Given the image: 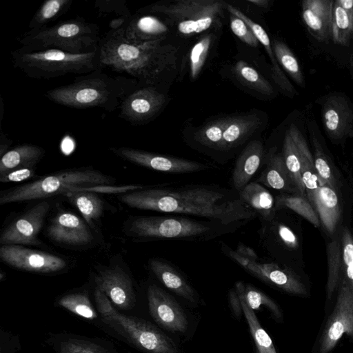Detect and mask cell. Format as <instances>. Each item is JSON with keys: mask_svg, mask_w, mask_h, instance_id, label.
Wrapping results in <instances>:
<instances>
[{"mask_svg": "<svg viewBox=\"0 0 353 353\" xmlns=\"http://www.w3.org/2000/svg\"><path fill=\"white\" fill-rule=\"evenodd\" d=\"M119 199L132 208L194 216L228 224L244 225L257 216L239 192L216 185L145 186L122 193Z\"/></svg>", "mask_w": 353, "mask_h": 353, "instance_id": "6da1fadb", "label": "cell"}, {"mask_svg": "<svg viewBox=\"0 0 353 353\" xmlns=\"http://www.w3.org/2000/svg\"><path fill=\"white\" fill-rule=\"evenodd\" d=\"M165 39L133 43L119 30H110L100 40L98 50L102 69L125 74L139 85H156L174 70L177 59L176 48Z\"/></svg>", "mask_w": 353, "mask_h": 353, "instance_id": "7a4b0ae2", "label": "cell"}, {"mask_svg": "<svg viewBox=\"0 0 353 353\" xmlns=\"http://www.w3.org/2000/svg\"><path fill=\"white\" fill-rule=\"evenodd\" d=\"M114 181L113 177L92 168L63 170L2 191L0 205L42 199L74 191L125 193L143 188L140 185L112 186Z\"/></svg>", "mask_w": 353, "mask_h": 353, "instance_id": "3957f363", "label": "cell"}, {"mask_svg": "<svg viewBox=\"0 0 353 353\" xmlns=\"http://www.w3.org/2000/svg\"><path fill=\"white\" fill-rule=\"evenodd\" d=\"M139 85L137 80L124 76H110L99 69L81 75L68 85L46 91L50 101L77 109L99 108L112 112Z\"/></svg>", "mask_w": 353, "mask_h": 353, "instance_id": "277c9868", "label": "cell"}, {"mask_svg": "<svg viewBox=\"0 0 353 353\" xmlns=\"http://www.w3.org/2000/svg\"><path fill=\"white\" fill-rule=\"evenodd\" d=\"M241 224H228L186 216H134L124 223L125 235L137 241L183 240L208 241L232 233Z\"/></svg>", "mask_w": 353, "mask_h": 353, "instance_id": "5b68a950", "label": "cell"}, {"mask_svg": "<svg viewBox=\"0 0 353 353\" xmlns=\"http://www.w3.org/2000/svg\"><path fill=\"white\" fill-rule=\"evenodd\" d=\"M94 295L101 322L132 346L143 353H181L174 341L157 326L121 313L97 288Z\"/></svg>", "mask_w": 353, "mask_h": 353, "instance_id": "8992f818", "label": "cell"}, {"mask_svg": "<svg viewBox=\"0 0 353 353\" xmlns=\"http://www.w3.org/2000/svg\"><path fill=\"white\" fill-rule=\"evenodd\" d=\"M99 27L82 17L61 21L54 25L26 32L18 41L21 48L32 51L59 50L83 54L98 49Z\"/></svg>", "mask_w": 353, "mask_h": 353, "instance_id": "52a82bcc", "label": "cell"}, {"mask_svg": "<svg viewBox=\"0 0 353 353\" xmlns=\"http://www.w3.org/2000/svg\"><path fill=\"white\" fill-rule=\"evenodd\" d=\"M11 61L15 68L28 77L37 79H54L68 74L83 75L101 68L98 49L72 54L55 49L32 51L21 47L11 52Z\"/></svg>", "mask_w": 353, "mask_h": 353, "instance_id": "ba28073f", "label": "cell"}, {"mask_svg": "<svg viewBox=\"0 0 353 353\" xmlns=\"http://www.w3.org/2000/svg\"><path fill=\"white\" fill-rule=\"evenodd\" d=\"M221 250L225 255L259 279L292 294H307L306 286L289 267L259 258L252 248L242 243L233 250L221 242Z\"/></svg>", "mask_w": 353, "mask_h": 353, "instance_id": "9c48e42d", "label": "cell"}, {"mask_svg": "<svg viewBox=\"0 0 353 353\" xmlns=\"http://www.w3.org/2000/svg\"><path fill=\"white\" fill-rule=\"evenodd\" d=\"M227 3L220 0H178L148 6V11L166 16L181 34L201 33L218 22Z\"/></svg>", "mask_w": 353, "mask_h": 353, "instance_id": "30bf717a", "label": "cell"}, {"mask_svg": "<svg viewBox=\"0 0 353 353\" xmlns=\"http://www.w3.org/2000/svg\"><path fill=\"white\" fill-rule=\"evenodd\" d=\"M334 310L321 333L316 353H330L343 334L353 339V294L343 274Z\"/></svg>", "mask_w": 353, "mask_h": 353, "instance_id": "8fae6325", "label": "cell"}, {"mask_svg": "<svg viewBox=\"0 0 353 353\" xmlns=\"http://www.w3.org/2000/svg\"><path fill=\"white\" fill-rule=\"evenodd\" d=\"M95 269V288L104 293L118 310L132 309L137 301L136 293L132 278L126 269L115 262L98 265Z\"/></svg>", "mask_w": 353, "mask_h": 353, "instance_id": "7c38bea8", "label": "cell"}, {"mask_svg": "<svg viewBox=\"0 0 353 353\" xmlns=\"http://www.w3.org/2000/svg\"><path fill=\"white\" fill-rule=\"evenodd\" d=\"M321 107L324 130L334 143L353 139V104L344 93L334 92L317 101Z\"/></svg>", "mask_w": 353, "mask_h": 353, "instance_id": "4fadbf2b", "label": "cell"}, {"mask_svg": "<svg viewBox=\"0 0 353 353\" xmlns=\"http://www.w3.org/2000/svg\"><path fill=\"white\" fill-rule=\"evenodd\" d=\"M0 258L16 269L39 274H55L65 269L68 265L59 256L21 245H1Z\"/></svg>", "mask_w": 353, "mask_h": 353, "instance_id": "5bb4252c", "label": "cell"}, {"mask_svg": "<svg viewBox=\"0 0 353 353\" xmlns=\"http://www.w3.org/2000/svg\"><path fill=\"white\" fill-rule=\"evenodd\" d=\"M48 201H41L15 219L1 232L0 244L40 245L39 233L50 210Z\"/></svg>", "mask_w": 353, "mask_h": 353, "instance_id": "9a60e30c", "label": "cell"}, {"mask_svg": "<svg viewBox=\"0 0 353 353\" xmlns=\"http://www.w3.org/2000/svg\"><path fill=\"white\" fill-rule=\"evenodd\" d=\"M117 156L134 164L166 173L185 174L207 170L203 163L181 158L165 156L128 147L112 148Z\"/></svg>", "mask_w": 353, "mask_h": 353, "instance_id": "2e32d148", "label": "cell"}, {"mask_svg": "<svg viewBox=\"0 0 353 353\" xmlns=\"http://www.w3.org/2000/svg\"><path fill=\"white\" fill-rule=\"evenodd\" d=\"M138 85L119 108V117L132 125L150 121L160 112L166 100L164 94L153 85Z\"/></svg>", "mask_w": 353, "mask_h": 353, "instance_id": "e0dca14e", "label": "cell"}, {"mask_svg": "<svg viewBox=\"0 0 353 353\" xmlns=\"http://www.w3.org/2000/svg\"><path fill=\"white\" fill-rule=\"evenodd\" d=\"M147 299L150 314L158 325L172 332L184 333L187 331V316L173 296L152 284L148 288Z\"/></svg>", "mask_w": 353, "mask_h": 353, "instance_id": "ac0fdd59", "label": "cell"}, {"mask_svg": "<svg viewBox=\"0 0 353 353\" xmlns=\"http://www.w3.org/2000/svg\"><path fill=\"white\" fill-rule=\"evenodd\" d=\"M46 232L54 242L68 246H84L93 241L90 227L84 219L70 212H59L51 220Z\"/></svg>", "mask_w": 353, "mask_h": 353, "instance_id": "d6986e66", "label": "cell"}, {"mask_svg": "<svg viewBox=\"0 0 353 353\" xmlns=\"http://www.w3.org/2000/svg\"><path fill=\"white\" fill-rule=\"evenodd\" d=\"M262 248L280 262L283 261L286 252L296 251L299 239L293 229L279 220L277 212L270 221H261L258 231Z\"/></svg>", "mask_w": 353, "mask_h": 353, "instance_id": "ffe728a7", "label": "cell"}, {"mask_svg": "<svg viewBox=\"0 0 353 353\" xmlns=\"http://www.w3.org/2000/svg\"><path fill=\"white\" fill-rule=\"evenodd\" d=\"M305 196L316 212L326 232L333 234L337 228L341 209L336 190L326 183L305 192Z\"/></svg>", "mask_w": 353, "mask_h": 353, "instance_id": "44dd1931", "label": "cell"}, {"mask_svg": "<svg viewBox=\"0 0 353 353\" xmlns=\"http://www.w3.org/2000/svg\"><path fill=\"white\" fill-rule=\"evenodd\" d=\"M334 0H304L301 14L310 34L324 41L331 37Z\"/></svg>", "mask_w": 353, "mask_h": 353, "instance_id": "7402d4cb", "label": "cell"}, {"mask_svg": "<svg viewBox=\"0 0 353 353\" xmlns=\"http://www.w3.org/2000/svg\"><path fill=\"white\" fill-rule=\"evenodd\" d=\"M118 30L126 41L143 43L165 39L168 28L154 16L134 14L128 17Z\"/></svg>", "mask_w": 353, "mask_h": 353, "instance_id": "603a6c76", "label": "cell"}, {"mask_svg": "<svg viewBox=\"0 0 353 353\" xmlns=\"http://www.w3.org/2000/svg\"><path fill=\"white\" fill-rule=\"evenodd\" d=\"M263 163L265 167L258 179V183L282 193L299 194L281 153L277 152L275 148H271L265 155Z\"/></svg>", "mask_w": 353, "mask_h": 353, "instance_id": "cb8c5ba5", "label": "cell"}, {"mask_svg": "<svg viewBox=\"0 0 353 353\" xmlns=\"http://www.w3.org/2000/svg\"><path fill=\"white\" fill-rule=\"evenodd\" d=\"M148 265L152 272L168 289L189 302L198 303V293L172 264L162 259L152 258Z\"/></svg>", "mask_w": 353, "mask_h": 353, "instance_id": "d4e9b609", "label": "cell"}, {"mask_svg": "<svg viewBox=\"0 0 353 353\" xmlns=\"http://www.w3.org/2000/svg\"><path fill=\"white\" fill-rule=\"evenodd\" d=\"M226 8L230 14H232L242 19L251 29L259 42L264 47L269 58L271 61V72L272 78L276 84L281 89L282 92L289 97H293L298 92L290 83L283 70L281 68L275 57L271 42L268 33L259 24L253 21L248 16L243 14L241 10L234 8L230 4L226 5Z\"/></svg>", "mask_w": 353, "mask_h": 353, "instance_id": "484cf974", "label": "cell"}, {"mask_svg": "<svg viewBox=\"0 0 353 353\" xmlns=\"http://www.w3.org/2000/svg\"><path fill=\"white\" fill-rule=\"evenodd\" d=\"M263 143L260 140L250 141L239 156L232 174L234 190L240 192L256 172L265 157Z\"/></svg>", "mask_w": 353, "mask_h": 353, "instance_id": "4316f807", "label": "cell"}, {"mask_svg": "<svg viewBox=\"0 0 353 353\" xmlns=\"http://www.w3.org/2000/svg\"><path fill=\"white\" fill-rule=\"evenodd\" d=\"M303 137L299 128L294 123H291L284 135L281 154L299 194L305 196L301 173V141Z\"/></svg>", "mask_w": 353, "mask_h": 353, "instance_id": "83f0119b", "label": "cell"}, {"mask_svg": "<svg viewBox=\"0 0 353 353\" xmlns=\"http://www.w3.org/2000/svg\"><path fill=\"white\" fill-rule=\"evenodd\" d=\"M55 353H117L104 341L71 334H57L51 337Z\"/></svg>", "mask_w": 353, "mask_h": 353, "instance_id": "f1b7e54d", "label": "cell"}, {"mask_svg": "<svg viewBox=\"0 0 353 353\" xmlns=\"http://www.w3.org/2000/svg\"><path fill=\"white\" fill-rule=\"evenodd\" d=\"M260 124L261 120L254 114L229 117L220 151H228L241 145Z\"/></svg>", "mask_w": 353, "mask_h": 353, "instance_id": "f546056e", "label": "cell"}, {"mask_svg": "<svg viewBox=\"0 0 353 353\" xmlns=\"http://www.w3.org/2000/svg\"><path fill=\"white\" fill-rule=\"evenodd\" d=\"M241 199L257 214L261 221H270L275 217V199L261 183H249L240 192Z\"/></svg>", "mask_w": 353, "mask_h": 353, "instance_id": "4dcf8cb0", "label": "cell"}, {"mask_svg": "<svg viewBox=\"0 0 353 353\" xmlns=\"http://www.w3.org/2000/svg\"><path fill=\"white\" fill-rule=\"evenodd\" d=\"M44 154L45 150L37 145L26 143L16 146L1 155L0 175L18 169L34 168Z\"/></svg>", "mask_w": 353, "mask_h": 353, "instance_id": "1f68e13d", "label": "cell"}, {"mask_svg": "<svg viewBox=\"0 0 353 353\" xmlns=\"http://www.w3.org/2000/svg\"><path fill=\"white\" fill-rule=\"evenodd\" d=\"M81 212L89 226L99 220L104 210V201L97 192L88 190L70 192L64 194Z\"/></svg>", "mask_w": 353, "mask_h": 353, "instance_id": "d6a6232c", "label": "cell"}, {"mask_svg": "<svg viewBox=\"0 0 353 353\" xmlns=\"http://www.w3.org/2000/svg\"><path fill=\"white\" fill-rule=\"evenodd\" d=\"M234 290L239 299L252 310L265 308L276 321H282L283 314L276 303L252 285L238 281Z\"/></svg>", "mask_w": 353, "mask_h": 353, "instance_id": "836d02e7", "label": "cell"}, {"mask_svg": "<svg viewBox=\"0 0 353 353\" xmlns=\"http://www.w3.org/2000/svg\"><path fill=\"white\" fill-rule=\"evenodd\" d=\"M275 207L276 211L284 208L292 210L316 228L321 225L319 217L306 196L281 193L275 198Z\"/></svg>", "mask_w": 353, "mask_h": 353, "instance_id": "e575fe53", "label": "cell"}, {"mask_svg": "<svg viewBox=\"0 0 353 353\" xmlns=\"http://www.w3.org/2000/svg\"><path fill=\"white\" fill-rule=\"evenodd\" d=\"M328 274L327 281V299H332L339 288L343 274V258L341 239H335L328 243L327 248Z\"/></svg>", "mask_w": 353, "mask_h": 353, "instance_id": "d590c367", "label": "cell"}, {"mask_svg": "<svg viewBox=\"0 0 353 353\" xmlns=\"http://www.w3.org/2000/svg\"><path fill=\"white\" fill-rule=\"evenodd\" d=\"M72 3L71 0H48L45 1L32 17L28 24V28L30 30L40 29L50 26V23L54 21L67 12Z\"/></svg>", "mask_w": 353, "mask_h": 353, "instance_id": "8d00e7d4", "label": "cell"}, {"mask_svg": "<svg viewBox=\"0 0 353 353\" xmlns=\"http://www.w3.org/2000/svg\"><path fill=\"white\" fill-rule=\"evenodd\" d=\"M272 49L275 57L285 72L301 88L305 87V79L299 62L288 46L283 41L274 39Z\"/></svg>", "mask_w": 353, "mask_h": 353, "instance_id": "74e56055", "label": "cell"}, {"mask_svg": "<svg viewBox=\"0 0 353 353\" xmlns=\"http://www.w3.org/2000/svg\"><path fill=\"white\" fill-rule=\"evenodd\" d=\"M234 73L245 85L265 95H272L274 89L270 83L253 67L244 61L234 65Z\"/></svg>", "mask_w": 353, "mask_h": 353, "instance_id": "f35d334b", "label": "cell"}, {"mask_svg": "<svg viewBox=\"0 0 353 353\" xmlns=\"http://www.w3.org/2000/svg\"><path fill=\"white\" fill-rule=\"evenodd\" d=\"M57 304L83 319L94 320L98 318V314L86 292H73L65 294L59 299Z\"/></svg>", "mask_w": 353, "mask_h": 353, "instance_id": "ab89813d", "label": "cell"}, {"mask_svg": "<svg viewBox=\"0 0 353 353\" xmlns=\"http://www.w3.org/2000/svg\"><path fill=\"white\" fill-rule=\"evenodd\" d=\"M228 119L229 117H222L206 123L194 132V140L208 148L220 150Z\"/></svg>", "mask_w": 353, "mask_h": 353, "instance_id": "60d3db41", "label": "cell"}, {"mask_svg": "<svg viewBox=\"0 0 353 353\" xmlns=\"http://www.w3.org/2000/svg\"><path fill=\"white\" fill-rule=\"evenodd\" d=\"M243 314L247 320L250 333L259 353H276L273 342L261 325L254 310L240 299Z\"/></svg>", "mask_w": 353, "mask_h": 353, "instance_id": "b9f144b4", "label": "cell"}, {"mask_svg": "<svg viewBox=\"0 0 353 353\" xmlns=\"http://www.w3.org/2000/svg\"><path fill=\"white\" fill-rule=\"evenodd\" d=\"M353 35V27L345 10L338 3L334 2L331 38L334 43L347 46Z\"/></svg>", "mask_w": 353, "mask_h": 353, "instance_id": "7bdbcfd3", "label": "cell"}, {"mask_svg": "<svg viewBox=\"0 0 353 353\" xmlns=\"http://www.w3.org/2000/svg\"><path fill=\"white\" fill-rule=\"evenodd\" d=\"M214 36L206 34L202 36L192 47L190 52V75L196 79L201 72L210 52Z\"/></svg>", "mask_w": 353, "mask_h": 353, "instance_id": "ee69618b", "label": "cell"}, {"mask_svg": "<svg viewBox=\"0 0 353 353\" xmlns=\"http://www.w3.org/2000/svg\"><path fill=\"white\" fill-rule=\"evenodd\" d=\"M230 25L232 32L243 42L257 47L259 42L249 26L240 18L230 13Z\"/></svg>", "mask_w": 353, "mask_h": 353, "instance_id": "f6af8a7d", "label": "cell"}, {"mask_svg": "<svg viewBox=\"0 0 353 353\" xmlns=\"http://www.w3.org/2000/svg\"><path fill=\"white\" fill-rule=\"evenodd\" d=\"M35 176V167L26 168L11 171L3 175H0V181L1 183L21 182L32 179Z\"/></svg>", "mask_w": 353, "mask_h": 353, "instance_id": "bcb514c9", "label": "cell"}, {"mask_svg": "<svg viewBox=\"0 0 353 353\" xmlns=\"http://www.w3.org/2000/svg\"><path fill=\"white\" fill-rule=\"evenodd\" d=\"M123 1H113L112 8L109 1H97L95 7L101 12H115L117 14L121 15V17H130L131 16L127 6L122 5Z\"/></svg>", "mask_w": 353, "mask_h": 353, "instance_id": "7dc6e473", "label": "cell"}, {"mask_svg": "<svg viewBox=\"0 0 353 353\" xmlns=\"http://www.w3.org/2000/svg\"><path fill=\"white\" fill-rule=\"evenodd\" d=\"M228 297L232 311L236 317L238 319L241 318L242 314H243V307L240 299L234 289L229 292Z\"/></svg>", "mask_w": 353, "mask_h": 353, "instance_id": "c3c4849f", "label": "cell"}, {"mask_svg": "<svg viewBox=\"0 0 353 353\" xmlns=\"http://www.w3.org/2000/svg\"><path fill=\"white\" fill-rule=\"evenodd\" d=\"M336 1L346 12L353 27V0H336Z\"/></svg>", "mask_w": 353, "mask_h": 353, "instance_id": "681fc988", "label": "cell"}, {"mask_svg": "<svg viewBox=\"0 0 353 353\" xmlns=\"http://www.w3.org/2000/svg\"><path fill=\"white\" fill-rule=\"evenodd\" d=\"M248 2L261 8H267L269 6L268 0H248Z\"/></svg>", "mask_w": 353, "mask_h": 353, "instance_id": "f907efd6", "label": "cell"}, {"mask_svg": "<svg viewBox=\"0 0 353 353\" xmlns=\"http://www.w3.org/2000/svg\"><path fill=\"white\" fill-rule=\"evenodd\" d=\"M256 353H259V352L257 351Z\"/></svg>", "mask_w": 353, "mask_h": 353, "instance_id": "816d5d0a", "label": "cell"}]
</instances>
